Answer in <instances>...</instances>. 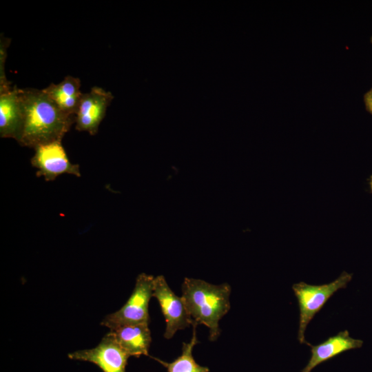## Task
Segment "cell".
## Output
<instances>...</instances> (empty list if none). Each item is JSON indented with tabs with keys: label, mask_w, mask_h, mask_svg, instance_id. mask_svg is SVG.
<instances>
[{
	"label": "cell",
	"mask_w": 372,
	"mask_h": 372,
	"mask_svg": "<svg viewBox=\"0 0 372 372\" xmlns=\"http://www.w3.org/2000/svg\"><path fill=\"white\" fill-rule=\"evenodd\" d=\"M364 102L366 109L372 114V89L364 95Z\"/></svg>",
	"instance_id": "obj_15"
},
{
	"label": "cell",
	"mask_w": 372,
	"mask_h": 372,
	"mask_svg": "<svg viewBox=\"0 0 372 372\" xmlns=\"http://www.w3.org/2000/svg\"><path fill=\"white\" fill-rule=\"evenodd\" d=\"M362 340L351 338L347 330L340 331L317 345L311 347V357L301 372H311L320 364L327 362L349 350L360 348Z\"/></svg>",
	"instance_id": "obj_10"
},
{
	"label": "cell",
	"mask_w": 372,
	"mask_h": 372,
	"mask_svg": "<svg viewBox=\"0 0 372 372\" xmlns=\"http://www.w3.org/2000/svg\"><path fill=\"white\" fill-rule=\"evenodd\" d=\"M80 87V79L68 75L59 83H51L43 91L63 113L75 116L83 94Z\"/></svg>",
	"instance_id": "obj_12"
},
{
	"label": "cell",
	"mask_w": 372,
	"mask_h": 372,
	"mask_svg": "<svg viewBox=\"0 0 372 372\" xmlns=\"http://www.w3.org/2000/svg\"><path fill=\"white\" fill-rule=\"evenodd\" d=\"M230 293L231 287L227 283L215 285L185 278L182 284L181 298L193 324L208 327L211 341L220 335L219 321L230 309Z\"/></svg>",
	"instance_id": "obj_2"
},
{
	"label": "cell",
	"mask_w": 372,
	"mask_h": 372,
	"mask_svg": "<svg viewBox=\"0 0 372 372\" xmlns=\"http://www.w3.org/2000/svg\"><path fill=\"white\" fill-rule=\"evenodd\" d=\"M371 42H372V38H371Z\"/></svg>",
	"instance_id": "obj_17"
},
{
	"label": "cell",
	"mask_w": 372,
	"mask_h": 372,
	"mask_svg": "<svg viewBox=\"0 0 372 372\" xmlns=\"http://www.w3.org/2000/svg\"><path fill=\"white\" fill-rule=\"evenodd\" d=\"M351 278L352 274L344 271L338 278L327 284L316 285L300 282L292 285L300 310L298 332L300 343L309 344L304 337L308 324L337 291L347 287Z\"/></svg>",
	"instance_id": "obj_3"
},
{
	"label": "cell",
	"mask_w": 372,
	"mask_h": 372,
	"mask_svg": "<svg viewBox=\"0 0 372 372\" xmlns=\"http://www.w3.org/2000/svg\"><path fill=\"white\" fill-rule=\"evenodd\" d=\"M193 327L192 337L189 342H183L182 353L172 362H166L158 358H154L164 366L167 372H209L207 366L198 364L194 360L192 351L194 346L198 342L196 335L197 324Z\"/></svg>",
	"instance_id": "obj_13"
},
{
	"label": "cell",
	"mask_w": 372,
	"mask_h": 372,
	"mask_svg": "<svg viewBox=\"0 0 372 372\" xmlns=\"http://www.w3.org/2000/svg\"><path fill=\"white\" fill-rule=\"evenodd\" d=\"M19 92L23 123L18 143L34 148L61 141L75 123V116L63 113L43 90L25 88Z\"/></svg>",
	"instance_id": "obj_1"
},
{
	"label": "cell",
	"mask_w": 372,
	"mask_h": 372,
	"mask_svg": "<svg viewBox=\"0 0 372 372\" xmlns=\"http://www.w3.org/2000/svg\"><path fill=\"white\" fill-rule=\"evenodd\" d=\"M153 297L158 300L166 321L165 338L170 339L178 330L193 324L182 298L174 293L163 276L154 279Z\"/></svg>",
	"instance_id": "obj_6"
},
{
	"label": "cell",
	"mask_w": 372,
	"mask_h": 372,
	"mask_svg": "<svg viewBox=\"0 0 372 372\" xmlns=\"http://www.w3.org/2000/svg\"><path fill=\"white\" fill-rule=\"evenodd\" d=\"M10 40L1 36L0 41V91L10 88V83L7 80L5 74V60L7 56V48Z\"/></svg>",
	"instance_id": "obj_14"
},
{
	"label": "cell",
	"mask_w": 372,
	"mask_h": 372,
	"mask_svg": "<svg viewBox=\"0 0 372 372\" xmlns=\"http://www.w3.org/2000/svg\"><path fill=\"white\" fill-rule=\"evenodd\" d=\"M118 344L130 355H148L152 342L148 324L123 325L110 329Z\"/></svg>",
	"instance_id": "obj_11"
},
{
	"label": "cell",
	"mask_w": 372,
	"mask_h": 372,
	"mask_svg": "<svg viewBox=\"0 0 372 372\" xmlns=\"http://www.w3.org/2000/svg\"><path fill=\"white\" fill-rule=\"evenodd\" d=\"M130 357V355L118 344L110 331L94 348L76 351L68 354L70 359L93 363L103 372H125Z\"/></svg>",
	"instance_id": "obj_7"
},
{
	"label": "cell",
	"mask_w": 372,
	"mask_h": 372,
	"mask_svg": "<svg viewBox=\"0 0 372 372\" xmlns=\"http://www.w3.org/2000/svg\"><path fill=\"white\" fill-rule=\"evenodd\" d=\"M154 279L152 276L139 274L127 301L120 309L107 315L101 325L112 329L123 325L149 324L148 308L150 298L153 297Z\"/></svg>",
	"instance_id": "obj_4"
},
{
	"label": "cell",
	"mask_w": 372,
	"mask_h": 372,
	"mask_svg": "<svg viewBox=\"0 0 372 372\" xmlns=\"http://www.w3.org/2000/svg\"><path fill=\"white\" fill-rule=\"evenodd\" d=\"M34 150L30 163L37 169V177L43 176L46 181H53L63 174L81 176L79 165L70 161L61 141L38 145Z\"/></svg>",
	"instance_id": "obj_5"
},
{
	"label": "cell",
	"mask_w": 372,
	"mask_h": 372,
	"mask_svg": "<svg viewBox=\"0 0 372 372\" xmlns=\"http://www.w3.org/2000/svg\"><path fill=\"white\" fill-rule=\"evenodd\" d=\"M370 189H371V192H372V176H371V178H370Z\"/></svg>",
	"instance_id": "obj_16"
},
{
	"label": "cell",
	"mask_w": 372,
	"mask_h": 372,
	"mask_svg": "<svg viewBox=\"0 0 372 372\" xmlns=\"http://www.w3.org/2000/svg\"><path fill=\"white\" fill-rule=\"evenodd\" d=\"M16 85L0 91V136L19 141L23 128V117Z\"/></svg>",
	"instance_id": "obj_9"
},
{
	"label": "cell",
	"mask_w": 372,
	"mask_h": 372,
	"mask_svg": "<svg viewBox=\"0 0 372 372\" xmlns=\"http://www.w3.org/2000/svg\"><path fill=\"white\" fill-rule=\"evenodd\" d=\"M114 96L109 91L94 86L87 93H83L75 115L76 130L87 132L91 135L98 132L107 107Z\"/></svg>",
	"instance_id": "obj_8"
}]
</instances>
